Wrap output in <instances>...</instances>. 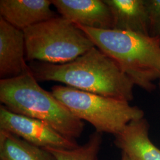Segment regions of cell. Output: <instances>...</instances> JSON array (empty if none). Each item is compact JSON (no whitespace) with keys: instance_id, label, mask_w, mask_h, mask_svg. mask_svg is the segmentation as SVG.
<instances>
[{"instance_id":"4","label":"cell","mask_w":160,"mask_h":160,"mask_svg":"<svg viewBox=\"0 0 160 160\" xmlns=\"http://www.w3.org/2000/svg\"><path fill=\"white\" fill-rule=\"evenodd\" d=\"M23 31L26 59L30 61L67 63L95 46L75 24L62 16L53 17Z\"/></svg>"},{"instance_id":"16","label":"cell","mask_w":160,"mask_h":160,"mask_svg":"<svg viewBox=\"0 0 160 160\" xmlns=\"http://www.w3.org/2000/svg\"><path fill=\"white\" fill-rule=\"evenodd\" d=\"M159 87H160V79H159Z\"/></svg>"},{"instance_id":"10","label":"cell","mask_w":160,"mask_h":160,"mask_svg":"<svg viewBox=\"0 0 160 160\" xmlns=\"http://www.w3.org/2000/svg\"><path fill=\"white\" fill-rule=\"evenodd\" d=\"M148 131V123L144 118L132 120L115 136L114 144L137 160H160V149L149 139Z\"/></svg>"},{"instance_id":"6","label":"cell","mask_w":160,"mask_h":160,"mask_svg":"<svg viewBox=\"0 0 160 160\" xmlns=\"http://www.w3.org/2000/svg\"><path fill=\"white\" fill-rule=\"evenodd\" d=\"M0 130L8 132L40 148L72 149L79 146L76 141L64 137L46 123L14 113L2 105L0 106Z\"/></svg>"},{"instance_id":"11","label":"cell","mask_w":160,"mask_h":160,"mask_svg":"<svg viewBox=\"0 0 160 160\" xmlns=\"http://www.w3.org/2000/svg\"><path fill=\"white\" fill-rule=\"evenodd\" d=\"M109 6L113 29L150 35L148 14L145 0H104Z\"/></svg>"},{"instance_id":"9","label":"cell","mask_w":160,"mask_h":160,"mask_svg":"<svg viewBox=\"0 0 160 160\" xmlns=\"http://www.w3.org/2000/svg\"><path fill=\"white\" fill-rule=\"evenodd\" d=\"M49 0H1V17L17 29L30 26L57 17Z\"/></svg>"},{"instance_id":"7","label":"cell","mask_w":160,"mask_h":160,"mask_svg":"<svg viewBox=\"0 0 160 160\" xmlns=\"http://www.w3.org/2000/svg\"><path fill=\"white\" fill-rule=\"evenodd\" d=\"M62 17L75 24L93 29H113L109 6L102 0H52Z\"/></svg>"},{"instance_id":"5","label":"cell","mask_w":160,"mask_h":160,"mask_svg":"<svg viewBox=\"0 0 160 160\" xmlns=\"http://www.w3.org/2000/svg\"><path fill=\"white\" fill-rule=\"evenodd\" d=\"M52 94L81 120L91 123L100 133L114 136L132 120L143 118V110L129 102L81 91L69 86H55Z\"/></svg>"},{"instance_id":"1","label":"cell","mask_w":160,"mask_h":160,"mask_svg":"<svg viewBox=\"0 0 160 160\" xmlns=\"http://www.w3.org/2000/svg\"><path fill=\"white\" fill-rule=\"evenodd\" d=\"M29 66L38 81L59 82L81 91L128 102L133 98L131 80L96 46L67 63L32 61Z\"/></svg>"},{"instance_id":"13","label":"cell","mask_w":160,"mask_h":160,"mask_svg":"<svg viewBox=\"0 0 160 160\" xmlns=\"http://www.w3.org/2000/svg\"><path fill=\"white\" fill-rule=\"evenodd\" d=\"M102 143V133L95 131L86 143L72 149L45 147L56 160H98V154Z\"/></svg>"},{"instance_id":"8","label":"cell","mask_w":160,"mask_h":160,"mask_svg":"<svg viewBox=\"0 0 160 160\" xmlns=\"http://www.w3.org/2000/svg\"><path fill=\"white\" fill-rule=\"evenodd\" d=\"M24 32L0 17V78L16 77L30 71L26 63Z\"/></svg>"},{"instance_id":"14","label":"cell","mask_w":160,"mask_h":160,"mask_svg":"<svg viewBox=\"0 0 160 160\" xmlns=\"http://www.w3.org/2000/svg\"><path fill=\"white\" fill-rule=\"evenodd\" d=\"M146 4L148 14L150 35L160 36V0H147Z\"/></svg>"},{"instance_id":"12","label":"cell","mask_w":160,"mask_h":160,"mask_svg":"<svg viewBox=\"0 0 160 160\" xmlns=\"http://www.w3.org/2000/svg\"><path fill=\"white\" fill-rule=\"evenodd\" d=\"M0 160H56L45 149L0 130Z\"/></svg>"},{"instance_id":"3","label":"cell","mask_w":160,"mask_h":160,"mask_svg":"<svg viewBox=\"0 0 160 160\" xmlns=\"http://www.w3.org/2000/svg\"><path fill=\"white\" fill-rule=\"evenodd\" d=\"M0 102L10 112L47 123L64 137L76 141L84 123L40 87L30 71L20 76L0 80Z\"/></svg>"},{"instance_id":"2","label":"cell","mask_w":160,"mask_h":160,"mask_svg":"<svg viewBox=\"0 0 160 160\" xmlns=\"http://www.w3.org/2000/svg\"><path fill=\"white\" fill-rule=\"evenodd\" d=\"M76 25L117 63L134 85L147 92L154 90V82L160 78V36Z\"/></svg>"},{"instance_id":"15","label":"cell","mask_w":160,"mask_h":160,"mask_svg":"<svg viewBox=\"0 0 160 160\" xmlns=\"http://www.w3.org/2000/svg\"><path fill=\"white\" fill-rule=\"evenodd\" d=\"M120 160H138L137 158H135L129 155L126 154V153L122 152V157Z\"/></svg>"}]
</instances>
